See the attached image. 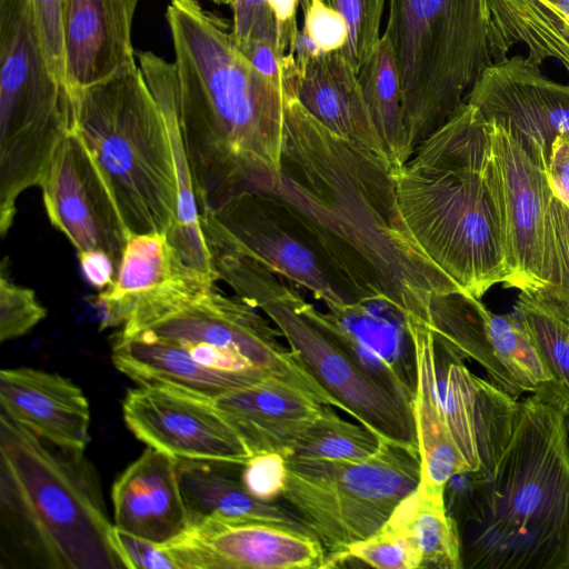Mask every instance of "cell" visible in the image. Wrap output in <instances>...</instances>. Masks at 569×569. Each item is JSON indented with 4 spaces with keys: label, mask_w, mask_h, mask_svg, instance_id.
I'll return each instance as SVG.
<instances>
[{
    "label": "cell",
    "mask_w": 569,
    "mask_h": 569,
    "mask_svg": "<svg viewBox=\"0 0 569 569\" xmlns=\"http://www.w3.org/2000/svg\"><path fill=\"white\" fill-rule=\"evenodd\" d=\"M283 88L281 167L248 191L286 203L365 300L429 325L431 299L460 292L406 231L390 164L330 131Z\"/></svg>",
    "instance_id": "1"
},
{
    "label": "cell",
    "mask_w": 569,
    "mask_h": 569,
    "mask_svg": "<svg viewBox=\"0 0 569 569\" xmlns=\"http://www.w3.org/2000/svg\"><path fill=\"white\" fill-rule=\"evenodd\" d=\"M180 126L199 211L281 167L283 84L239 50L232 24L199 0H169Z\"/></svg>",
    "instance_id": "2"
},
{
    "label": "cell",
    "mask_w": 569,
    "mask_h": 569,
    "mask_svg": "<svg viewBox=\"0 0 569 569\" xmlns=\"http://www.w3.org/2000/svg\"><path fill=\"white\" fill-rule=\"evenodd\" d=\"M463 569H569V420L537 393L519 402L491 475L447 485Z\"/></svg>",
    "instance_id": "3"
},
{
    "label": "cell",
    "mask_w": 569,
    "mask_h": 569,
    "mask_svg": "<svg viewBox=\"0 0 569 569\" xmlns=\"http://www.w3.org/2000/svg\"><path fill=\"white\" fill-rule=\"evenodd\" d=\"M392 177L406 231L460 293L481 299L507 282L490 126L475 106L463 102Z\"/></svg>",
    "instance_id": "4"
},
{
    "label": "cell",
    "mask_w": 569,
    "mask_h": 569,
    "mask_svg": "<svg viewBox=\"0 0 569 569\" xmlns=\"http://www.w3.org/2000/svg\"><path fill=\"white\" fill-rule=\"evenodd\" d=\"M1 568L128 569L84 451L0 412Z\"/></svg>",
    "instance_id": "5"
},
{
    "label": "cell",
    "mask_w": 569,
    "mask_h": 569,
    "mask_svg": "<svg viewBox=\"0 0 569 569\" xmlns=\"http://www.w3.org/2000/svg\"><path fill=\"white\" fill-rule=\"evenodd\" d=\"M71 101L73 129L101 169L131 234L168 233L178 204L173 154L139 64Z\"/></svg>",
    "instance_id": "6"
},
{
    "label": "cell",
    "mask_w": 569,
    "mask_h": 569,
    "mask_svg": "<svg viewBox=\"0 0 569 569\" xmlns=\"http://www.w3.org/2000/svg\"><path fill=\"white\" fill-rule=\"evenodd\" d=\"M383 34L399 72L411 158L492 64L486 0H389Z\"/></svg>",
    "instance_id": "7"
},
{
    "label": "cell",
    "mask_w": 569,
    "mask_h": 569,
    "mask_svg": "<svg viewBox=\"0 0 569 569\" xmlns=\"http://www.w3.org/2000/svg\"><path fill=\"white\" fill-rule=\"evenodd\" d=\"M271 323L239 297L189 276L142 299L119 332L171 341L208 369L273 378L335 407Z\"/></svg>",
    "instance_id": "8"
},
{
    "label": "cell",
    "mask_w": 569,
    "mask_h": 569,
    "mask_svg": "<svg viewBox=\"0 0 569 569\" xmlns=\"http://www.w3.org/2000/svg\"><path fill=\"white\" fill-rule=\"evenodd\" d=\"M211 254L219 279L271 320L336 408L381 439L419 449L411 403L360 366L315 318L313 305L253 259L219 248Z\"/></svg>",
    "instance_id": "9"
},
{
    "label": "cell",
    "mask_w": 569,
    "mask_h": 569,
    "mask_svg": "<svg viewBox=\"0 0 569 569\" xmlns=\"http://www.w3.org/2000/svg\"><path fill=\"white\" fill-rule=\"evenodd\" d=\"M73 130V104L48 64L32 0H0V208L42 182Z\"/></svg>",
    "instance_id": "10"
},
{
    "label": "cell",
    "mask_w": 569,
    "mask_h": 569,
    "mask_svg": "<svg viewBox=\"0 0 569 569\" xmlns=\"http://www.w3.org/2000/svg\"><path fill=\"white\" fill-rule=\"evenodd\" d=\"M287 460L282 498L320 541L326 560L380 529L421 480L419 449L381 438L366 458Z\"/></svg>",
    "instance_id": "11"
},
{
    "label": "cell",
    "mask_w": 569,
    "mask_h": 569,
    "mask_svg": "<svg viewBox=\"0 0 569 569\" xmlns=\"http://www.w3.org/2000/svg\"><path fill=\"white\" fill-rule=\"evenodd\" d=\"M200 222L209 248L253 259L326 306L365 300L297 214L271 194L241 192L200 212Z\"/></svg>",
    "instance_id": "12"
},
{
    "label": "cell",
    "mask_w": 569,
    "mask_h": 569,
    "mask_svg": "<svg viewBox=\"0 0 569 569\" xmlns=\"http://www.w3.org/2000/svg\"><path fill=\"white\" fill-rule=\"evenodd\" d=\"M429 327L466 359L479 363L499 389L519 399L538 393L552 377L518 316L495 313L472 296H435Z\"/></svg>",
    "instance_id": "13"
},
{
    "label": "cell",
    "mask_w": 569,
    "mask_h": 569,
    "mask_svg": "<svg viewBox=\"0 0 569 569\" xmlns=\"http://www.w3.org/2000/svg\"><path fill=\"white\" fill-rule=\"evenodd\" d=\"M489 126L509 269L503 287L538 295L548 284L547 223L552 191L547 170L503 129Z\"/></svg>",
    "instance_id": "14"
},
{
    "label": "cell",
    "mask_w": 569,
    "mask_h": 569,
    "mask_svg": "<svg viewBox=\"0 0 569 569\" xmlns=\"http://www.w3.org/2000/svg\"><path fill=\"white\" fill-rule=\"evenodd\" d=\"M39 188L49 221L77 252L102 250L119 268L131 232L101 169L74 129L57 150Z\"/></svg>",
    "instance_id": "15"
},
{
    "label": "cell",
    "mask_w": 569,
    "mask_h": 569,
    "mask_svg": "<svg viewBox=\"0 0 569 569\" xmlns=\"http://www.w3.org/2000/svg\"><path fill=\"white\" fill-rule=\"evenodd\" d=\"M178 569H322L312 533L254 519L208 517L160 545Z\"/></svg>",
    "instance_id": "16"
},
{
    "label": "cell",
    "mask_w": 569,
    "mask_h": 569,
    "mask_svg": "<svg viewBox=\"0 0 569 569\" xmlns=\"http://www.w3.org/2000/svg\"><path fill=\"white\" fill-rule=\"evenodd\" d=\"M465 102L509 133L546 170L551 143L569 133V83L547 78L521 54L485 69Z\"/></svg>",
    "instance_id": "17"
},
{
    "label": "cell",
    "mask_w": 569,
    "mask_h": 569,
    "mask_svg": "<svg viewBox=\"0 0 569 569\" xmlns=\"http://www.w3.org/2000/svg\"><path fill=\"white\" fill-rule=\"evenodd\" d=\"M123 420L137 439L177 460L244 463L251 456L212 400L159 386L129 389Z\"/></svg>",
    "instance_id": "18"
},
{
    "label": "cell",
    "mask_w": 569,
    "mask_h": 569,
    "mask_svg": "<svg viewBox=\"0 0 569 569\" xmlns=\"http://www.w3.org/2000/svg\"><path fill=\"white\" fill-rule=\"evenodd\" d=\"M445 418L468 473L491 475L515 428L519 400L476 376L466 358L435 332Z\"/></svg>",
    "instance_id": "19"
},
{
    "label": "cell",
    "mask_w": 569,
    "mask_h": 569,
    "mask_svg": "<svg viewBox=\"0 0 569 569\" xmlns=\"http://www.w3.org/2000/svg\"><path fill=\"white\" fill-rule=\"evenodd\" d=\"M283 84L330 131L389 163L367 109L358 73L340 50L317 52L299 30L293 53L284 56Z\"/></svg>",
    "instance_id": "20"
},
{
    "label": "cell",
    "mask_w": 569,
    "mask_h": 569,
    "mask_svg": "<svg viewBox=\"0 0 569 569\" xmlns=\"http://www.w3.org/2000/svg\"><path fill=\"white\" fill-rule=\"evenodd\" d=\"M326 307H312L319 323L371 377L411 403L416 356L406 315L382 299Z\"/></svg>",
    "instance_id": "21"
},
{
    "label": "cell",
    "mask_w": 569,
    "mask_h": 569,
    "mask_svg": "<svg viewBox=\"0 0 569 569\" xmlns=\"http://www.w3.org/2000/svg\"><path fill=\"white\" fill-rule=\"evenodd\" d=\"M139 0H61L66 87L78 92L138 66L132 22Z\"/></svg>",
    "instance_id": "22"
},
{
    "label": "cell",
    "mask_w": 569,
    "mask_h": 569,
    "mask_svg": "<svg viewBox=\"0 0 569 569\" xmlns=\"http://www.w3.org/2000/svg\"><path fill=\"white\" fill-rule=\"evenodd\" d=\"M1 413L59 447L84 451L90 441V408L72 380L30 367L0 371Z\"/></svg>",
    "instance_id": "23"
},
{
    "label": "cell",
    "mask_w": 569,
    "mask_h": 569,
    "mask_svg": "<svg viewBox=\"0 0 569 569\" xmlns=\"http://www.w3.org/2000/svg\"><path fill=\"white\" fill-rule=\"evenodd\" d=\"M114 527L162 545L189 526L177 459L147 447L111 489Z\"/></svg>",
    "instance_id": "24"
},
{
    "label": "cell",
    "mask_w": 569,
    "mask_h": 569,
    "mask_svg": "<svg viewBox=\"0 0 569 569\" xmlns=\"http://www.w3.org/2000/svg\"><path fill=\"white\" fill-rule=\"evenodd\" d=\"M136 54L142 74L162 112L173 154L178 204L174 223L167 236L183 264L208 283L216 284L219 276L202 231L192 172L180 126L174 66L151 51H137Z\"/></svg>",
    "instance_id": "25"
},
{
    "label": "cell",
    "mask_w": 569,
    "mask_h": 569,
    "mask_svg": "<svg viewBox=\"0 0 569 569\" xmlns=\"http://www.w3.org/2000/svg\"><path fill=\"white\" fill-rule=\"evenodd\" d=\"M249 453L284 456L305 421L325 405L289 385L267 380L229 390L212 400Z\"/></svg>",
    "instance_id": "26"
},
{
    "label": "cell",
    "mask_w": 569,
    "mask_h": 569,
    "mask_svg": "<svg viewBox=\"0 0 569 569\" xmlns=\"http://www.w3.org/2000/svg\"><path fill=\"white\" fill-rule=\"evenodd\" d=\"M111 358L138 386L168 387L211 400L239 387L273 380L208 369L177 343L147 335L113 333Z\"/></svg>",
    "instance_id": "27"
},
{
    "label": "cell",
    "mask_w": 569,
    "mask_h": 569,
    "mask_svg": "<svg viewBox=\"0 0 569 569\" xmlns=\"http://www.w3.org/2000/svg\"><path fill=\"white\" fill-rule=\"evenodd\" d=\"M416 356V389L411 402L421 461V480L445 491L458 475L468 473L446 422L439 390L435 335L420 319L406 317Z\"/></svg>",
    "instance_id": "28"
},
{
    "label": "cell",
    "mask_w": 569,
    "mask_h": 569,
    "mask_svg": "<svg viewBox=\"0 0 569 569\" xmlns=\"http://www.w3.org/2000/svg\"><path fill=\"white\" fill-rule=\"evenodd\" d=\"M242 465L220 460H177L189 526L219 516L254 519L312 533L288 506L252 497L241 480Z\"/></svg>",
    "instance_id": "29"
},
{
    "label": "cell",
    "mask_w": 569,
    "mask_h": 569,
    "mask_svg": "<svg viewBox=\"0 0 569 569\" xmlns=\"http://www.w3.org/2000/svg\"><path fill=\"white\" fill-rule=\"evenodd\" d=\"M486 7L492 63L522 44L529 63L553 59L569 73V0H486Z\"/></svg>",
    "instance_id": "30"
},
{
    "label": "cell",
    "mask_w": 569,
    "mask_h": 569,
    "mask_svg": "<svg viewBox=\"0 0 569 569\" xmlns=\"http://www.w3.org/2000/svg\"><path fill=\"white\" fill-rule=\"evenodd\" d=\"M188 276L198 274L183 264L166 232L131 234L113 283L96 297L100 330L122 327L142 299Z\"/></svg>",
    "instance_id": "31"
},
{
    "label": "cell",
    "mask_w": 569,
    "mask_h": 569,
    "mask_svg": "<svg viewBox=\"0 0 569 569\" xmlns=\"http://www.w3.org/2000/svg\"><path fill=\"white\" fill-rule=\"evenodd\" d=\"M361 92L393 171L409 159L400 78L393 50L382 34L358 72Z\"/></svg>",
    "instance_id": "32"
},
{
    "label": "cell",
    "mask_w": 569,
    "mask_h": 569,
    "mask_svg": "<svg viewBox=\"0 0 569 569\" xmlns=\"http://www.w3.org/2000/svg\"><path fill=\"white\" fill-rule=\"evenodd\" d=\"M390 519L416 543L422 568L463 569L458 527L447 508L445 491L420 482L397 506Z\"/></svg>",
    "instance_id": "33"
},
{
    "label": "cell",
    "mask_w": 569,
    "mask_h": 569,
    "mask_svg": "<svg viewBox=\"0 0 569 569\" xmlns=\"http://www.w3.org/2000/svg\"><path fill=\"white\" fill-rule=\"evenodd\" d=\"M513 312L521 320L552 380L537 393L569 420V320L533 295L520 291Z\"/></svg>",
    "instance_id": "34"
},
{
    "label": "cell",
    "mask_w": 569,
    "mask_h": 569,
    "mask_svg": "<svg viewBox=\"0 0 569 569\" xmlns=\"http://www.w3.org/2000/svg\"><path fill=\"white\" fill-rule=\"evenodd\" d=\"M323 405L295 435L286 457L347 460L372 455L380 438L362 425L342 419Z\"/></svg>",
    "instance_id": "35"
},
{
    "label": "cell",
    "mask_w": 569,
    "mask_h": 569,
    "mask_svg": "<svg viewBox=\"0 0 569 569\" xmlns=\"http://www.w3.org/2000/svg\"><path fill=\"white\" fill-rule=\"evenodd\" d=\"M350 561L377 569L422 568L421 555L416 543L408 532L390 518L368 538L328 558L325 568L340 567Z\"/></svg>",
    "instance_id": "36"
},
{
    "label": "cell",
    "mask_w": 569,
    "mask_h": 569,
    "mask_svg": "<svg viewBox=\"0 0 569 569\" xmlns=\"http://www.w3.org/2000/svg\"><path fill=\"white\" fill-rule=\"evenodd\" d=\"M547 274L548 284L533 296L569 320V208L553 194L547 223Z\"/></svg>",
    "instance_id": "37"
},
{
    "label": "cell",
    "mask_w": 569,
    "mask_h": 569,
    "mask_svg": "<svg viewBox=\"0 0 569 569\" xmlns=\"http://www.w3.org/2000/svg\"><path fill=\"white\" fill-rule=\"evenodd\" d=\"M345 19L348 40L340 50L358 73L379 42L386 0H322Z\"/></svg>",
    "instance_id": "38"
},
{
    "label": "cell",
    "mask_w": 569,
    "mask_h": 569,
    "mask_svg": "<svg viewBox=\"0 0 569 569\" xmlns=\"http://www.w3.org/2000/svg\"><path fill=\"white\" fill-rule=\"evenodd\" d=\"M7 257L1 263L0 276V340L24 336L47 316L36 292L13 282L6 270Z\"/></svg>",
    "instance_id": "39"
},
{
    "label": "cell",
    "mask_w": 569,
    "mask_h": 569,
    "mask_svg": "<svg viewBox=\"0 0 569 569\" xmlns=\"http://www.w3.org/2000/svg\"><path fill=\"white\" fill-rule=\"evenodd\" d=\"M288 479V460L279 451L252 453L242 465L241 480L258 500L273 502L282 497Z\"/></svg>",
    "instance_id": "40"
},
{
    "label": "cell",
    "mask_w": 569,
    "mask_h": 569,
    "mask_svg": "<svg viewBox=\"0 0 569 569\" xmlns=\"http://www.w3.org/2000/svg\"><path fill=\"white\" fill-rule=\"evenodd\" d=\"M232 32L237 42L263 40L288 53L267 0H233Z\"/></svg>",
    "instance_id": "41"
},
{
    "label": "cell",
    "mask_w": 569,
    "mask_h": 569,
    "mask_svg": "<svg viewBox=\"0 0 569 569\" xmlns=\"http://www.w3.org/2000/svg\"><path fill=\"white\" fill-rule=\"evenodd\" d=\"M303 11L301 32L318 52L341 50L348 40V28L342 16L322 0H309Z\"/></svg>",
    "instance_id": "42"
},
{
    "label": "cell",
    "mask_w": 569,
    "mask_h": 569,
    "mask_svg": "<svg viewBox=\"0 0 569 569\" xmlns=\"http://www.w3.org/2000/svg\"><path fill=\"white\" fill-rule=\"evenodd\" d=\"M32 2L48 64L54 78L67 89L61 0H32Z\"/></svg>",
    "instance_id": "43"
},
{
    "label": "cell",
    "mask_w": 569,
    "mask_h": 569,
    "mask_svg": "<svg viewBox=\"0 0 569 569\" xmlns=\"http://www.w3.org/2000/svg\"><path fill=\"white\" fill-rule=\"evenodd\" d=\"M116 540L128 569H178L173 559L159 543L117 528Z\"/></svg>",
    "instance_id": "44"
},
{
    "label": "cell",
    "mask_w": 569,
    "mask_h": 569,
    "mask_svg": "<svg viewBox=\"0 0 569 569\" xmlns=\"http://www.w3.org/2000/svg\"><path fill=\"white\" fill-rule=\"evenodd\" d=\"M237 46L262 76L276 83L283 84V60L287 53L263 40L237 42Z\"/></svg>",
    "instance_id": "45"
},
{
    "label": "cell",
    "mask_w": 569,
    "mask_h": 569,
    "mask_svg": "<svg viewBox=\"0 0 569 569\" xmlns=\"http://www.w3.org/2000/svg\"><path fill=\"white\" fill-rule=\"evenodd\" d=\"M547 176L553 197L569 208V133L558 136L551 143Z\"/></svg>",
    "instance_id": "46"
},
{
    "label": "cell",
    "mask_w": 569,
    "mask_h": 569,
    "mask_svg": "<svg viewBox=\"0 0 569 569\" xmlns=\"http://www.w3.org/2000/svg\"><path fill=\"white\" fill-rule=\"evenodd\" d=\"M78 259L91 286L104 290L113 283L118 268L108 253L102 250H83L78 252Z\"/></svg>",
    "instance_id": "47"
},
{
    "label": "cell",
    "mask_w": 569,
    "mask_h": 569,
    "mask_svg": "<svg viewBox=\"0 0 569 569\" xmlns=\"http://www.w3.org/2000/svg\"><path fill=\"white\" fill-rule=\"evenodd\" d=\"M280 28L281 39L288 53H293L298 37L297 9L300 0H267Z\"/></svg>",
    "instance_id": "48"
},
{
    "label": "cell",
    "mask_w": 569,
    "mask_h": 569,
    "mask_svg": "<svg viewBox=\"0 0 569 569\" xmlns=\"http://www.w3.org/2000/svg\"><path fill=\"white\" fill-rule=\"evenodd\" d=\"M210 1L218 3V4H229V6H231L233 2V0H210Z\"/></svg>",
    "instance_id": "49"
},
{
    "label": "cell",
    "mask_w": 569,
    "mask_h": 569,
    "mask_svg": "<svg viewBox=\"0 0 569 569\" xmlns=\"http://www.w3.org/2000/svg\"><path fill=\"white\" fill-rule=\"evenodd\" d=\"M309 0H300L302 9L308 4Z\"/></svg>",
    "instance_id": "50"
}]
</instances>
